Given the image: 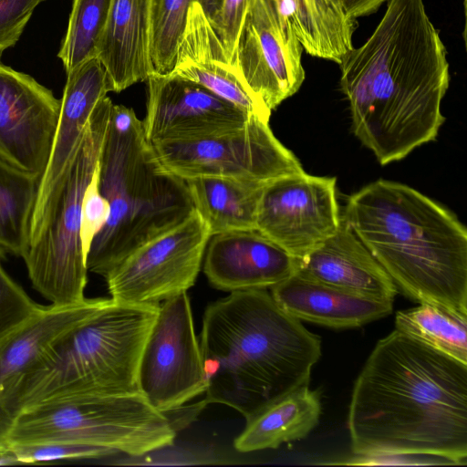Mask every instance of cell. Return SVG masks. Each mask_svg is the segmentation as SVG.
I'll list each match as a JSON object with an SVG mask.
<instances>
[{
  "mask_svg": "<svg viewBox=\"0 0 467 467\" xmlns=\"http://www.w3.org/2000/svg\"><path fill=\"white\" fill-rule=\"evenodd\" d=\"M372 35L342 58L352 130L381 165L436 139L449 88L446 48L423 0H387Z\"/></svg>",
  "mask_w": 467,
  "mask_h": 467,
  "instance_id": "obj_1",
  "label": "cell"
},
{
  "mask_svg": "<svg viewBox=\"0 0 467 467\" xmlns=\"http://www.w3.org/2000/svg\"><path fill=\"white\" fill-rule=\"evenodd\" d=\"M359 456H429L465 464L467 364L397 329L376 344L348 414Z\"/></svg>",
  "mask_w": 467,
  "mask_h": 467,
  "instance_id": "obj_2",
  "label": "cell"
},
{
  "mask_svg": "<svg viewBox=\"0 0 467 467\" xmlns=\"http://www.w3.org/2000/svg\"><path fill=\"white\" fill-rule=\"evenodd\" d=\"M199 343L205 400L237 410L245 420L307 386L321 356L320 337L266 289L234 291L210 303Z\"/></svg>",
  "mask_w": 467,
  "mask_h": 467,
  "instance_id": "obj_3",
  "label": "cell"
},
{
  "mask_svg": "<svg viewBox=\"0 0 467 467\" xmlns=\"http://www.w3.org/2000/svg\"><path fill=\"white\" fill-rule=\"evenodd\" d=\"M342 217L407 297L467 314V230L451 211L378 180L348 198Z\"/></svg>",
  "mask_w": 467,
  "mask_h": 467,
  "instance_id": "obj_4",
  "label": "cell"
},
{
  "mask_svg": "<svg viewBox=\"0 0 467 467\" xmlns=\"http://www.w3.org/2000/svg\"><path fill=\"white\" fill-rule=\"evenodd\" d=\"M99 166V189L110 213L86 265L105 277L133 250L194 209L185 181L162 166L130 108L112 105Z\"/></svg>",
  "mask_w": 467,
  "mask_h": 467,
  "instance_id": "obj_5",
  "label": "cell"
},
{
  "mask_svg": "<svg viewBox=\"0 0 467 467\" xmlns=\"http://www.w3.org/2000/svg\"><path fill=\"white\" fill-rule=\"evenodd\" d=\"M158 309L107 298L61 335L21 379L9 402L12 421L43 404L140 393L138 366Z\"/></svg>",
  "mask_w": 467,
  "mask_h": 467,
  "instance_id": "obj_6",
  "label": "cell"
},
{
  "mask_svg": "<svg viewBox=\"0 0 467 467\" xmlns=\"http://www.w3.org/2000/svg\"><path fill=\"white\" fill-rule=\"evenodd\" d=\"M112 105L109 97L99 102L67 166L32 212L22 258L33 287L51 305L73 306L87 299L81 202L100 156Z\"/></svg>",
  "mask_w": 467,
  "mask_h": 467,
  "instance_id": "obj_7",
  "label": "cell"
},
{
  "mask_svg": "<svg viewBox=\"0 0 467 467\" xmlns=\"http://www.w3.org/2000/svg\"><path fill=\"white\" fill-rule=\"evenodd\" d=\"M176 432L163 412L140 393L88 396L21 411L5 449L73 444L104 447L140 457L173 444Z\"/></svg>",
  "mask_w": 467,
  "mask_h": 467,
  "instance_id": "obj_8",
  "label": "cell"
},
{
  "mask_svg": "<svg viewBox=\"0 0 467 467\" xmlns=\"http://www.w3.org/2000/svg\"><path fill=\"white\" fill-rule=\"evenodd\" d=\"M151 144L162 166L183 180L221 177L265 184L305 172L269 122L254 115L242 126L216 135Z\"/></svg>",
  "mask_w": 467,
  "mask_h": 467,
  "instance_id": "obj_9",
  "label": "cell"
},
{
  "mask_svg": "<svg viewBox=\"0 0 467 467\" xmlns=\"http://www.w3.org/2000/svg\"><path fill=\"white\" fill-rule=\"evenodd\" d=\"M211 237L193 210L170 230L137 247L106 276L110 298L160 306L194 285Z\"/></svg>",
  "mask_w": 467,
  "mask_h": 467,
  "instance_id": "obj_10",
  "label": "cell"
},
{
  "mask_svg": "<svg viewBox=\"0 0 467 467\" xmlns=\"http://www.w3.org/2000/svg\"><path fill=\"white\" fill-rule=\"evenodd\" d=\"M137 384L140 393L161 412L205 392L200 343L186 292L159 306L140 354Z\"/></svg>",
  "mask_w": 467,
  "mask_h": 467,
  "instance_id": "obj_11",
  "label": "cell"
},
{
  "mask_svg": "<svg viewBox=\"0 0 467 467\" xmlns=\"http://www.w3.org/2000/svg\"><path fill=\"white\" fill-rule=\"evenodd\" d=\"M341 220L337 179L306 171L263 186L256 229L300 259L336 232Z\"/></svg>",
  "mask_w": 467,
  "mask_h": 467,
  "instance_id": "obj_12",
  "label": "cell"
},
{
  "mask_svg": "<svg viewBox=\"0 0 467 467\" xmlns=\"http://www.w3.org/2000/svg\"><path fill=\"white\" fill-rule=\"evenodd\" d=\"M303 47L272 0H252L236 50V63L254 94L272 111L305 79Z\"/></svg>",
  "mask_w": 467,
  "mask_h": 467,
  "instance_id": "obj_13",
  "label": "cell"
},
{
  "mask_svg": "<svg viewBox=\"0 0 467 467\" xmlns=\"http://www.w3.org/2000/svg\"><path fill=\"white\" fill-rule=\"evenodd\" d=\"M61 100L33 77L0 61V161L41 180Z\"/></svg>",
  "mask_w": 467,
  "mask_h": 467,
  "instance_id": "obj_14",
  "label": "cell"
},
{
  "mask_svg": "<svg viewBox=\"0 0 467 467\" xmlns=\"http://www.w3.org/2000/svg\"><path fill=\"white\" fill-rule=\"evenodd\" d=\"M146 115L142 121L150 143L216 135L242 126L249 116L205 88L171 73L147 78Z\"/></svg>",
  "mask_w": 467,
  "mask_h": 467,
  "instance_id": "obj_15",
  "label": "cell"
},
{
  "mask_svg": "<svg viewBox=\"0 0 467 467\" xmlns=\"http://www.w3.org/2000/svg\"><path fill=\"white\" fill-rule=\"evenodd\" d=\"M171 73L199 84L244 113L269 122L271 110L254 94L238 66L230 60L198 1L189 8Z\"/></svg>",
  "mask_w": 467,
  "mask_h": 467,
  "instance_id": "obj_16",
  "label": "cell"
},
{
  "mask_svg": "<svg viewBox=\"0 0 467 467\" xmlns=\"http://www.w3.org/2000/svg\"><path fill=\"white\" fill-rule=\"evenodd\" d=\"M203 259L209 283L229 292L271 288L295 271V259L257 229L211 235Z\"/></svg>",
  "mask_w": 467,
  "mask_h": 467,
  "instance_id": "obj_17",
  "label": "cell"
},
{
  "mask_svg": "<svg viewBox=\"0 0 467 467\" xmlns=\"http://www.w3.org/2000/svg\"><path fill=\"white\" fill-rule=\"evenodd\" d=\"M106 299H86L65 306H43L0 338V444L13 423L8 407L18 383L61 335L91 315Z\"/></svg>",
  "mask_w": 467,
  "mask_h": 467,
  "instance_id": "obj_18",
  "label": "cell"
},
{
  "mask_svg": "<svg viewBox=\"0 0 467 467\" xmlns=\"http://www.w3.org/2000/svg\"><path fill=\"white\" fill-rule=\"evenodd\" d=\"M294 273L380 300L393 302L398 293L392 279L342 215L334 234L302 258L295 259Z\"/></svg>",
  "mask_w": 467,
  "mask_h": 467,
  "instance_id": "obj_19",
  "label": "cell"
},
{
  "mask_svg": "<svg viewBox=\"0 0 467 467\" xmlns=\"http://www.w3.org/2000/svg\"><path fill=\"white\" fill-rule=\"evenodd\" d=\"M153 0H112L98 58L112 91L120 92L153 73Z\"/></svg>",
  "mask_w": 467,
  "mask_h": 467,
  "instance_id": "obj_20",
  "label": "cell"
},
{
  "mask_svg": "<svg viewBox=\"0 0 467 467\" xmlns=\"http://www.w3.org/2000/svg\"><path fill=\"white\" fill-rule=\"evenodd\" d=\"M271 296L292 317L333 328L357 327L392 312L393 302L380 300L296 273L272 286Z\"/></svg>",
  "mask_w": 467,
  "mask_h": 467,
  "instance_id": "obj_21",
  "label": "cell"
},
{
  "mask_svg": "<svg viewBox=\"0 0 467 467\" xmlns=\"http://www.w3.org/2000/svg\"><path fill=\"white\" fill-rule=\"evenodd\" d=\"M110 91L111 84L98 57L89 59L67 73L51 153L39 182L34 209L42 203L53 183L62 173L92 112Z\"/></svg>",
  "mask_w": 467,
  "mask_h": 467,
  "instance_id": "obj_22",
  "label": "cell"
},
{
  "mask_svg": "<svg viewBox=\"0 0 467 467\" xmlns=\"http://www.w3.org/2000/svg\"><path fill=\"white\" fill-rule=\"evenodd\" d=\"M320 413L319 392L308 385L301 387L247 420L234 446L240 452H251L303 439L317 425Z\"/></svg>",
  "mask_w": 467,
  "mask_h": 467,
  "instance_id": "obj_23",
  "label": "cell"
},
{
  "mask_svg": "<svg viewBox=\"0 0 467 467\" xmlns=\"http://www.w3.org/2000/svg\"><path fill=\"white\" fill-rule=\"evenodd\" d=\"M272 1L310 56L339 64L353 48L357 20L338 10L331 0Z\"/></svg>",
  "mask_w": 467,
  "mask_h": 467,
  "instance_id": "obj_24",
  "label": "cell"
},
{
  "mask_svg": "<svg viewBox=\"0 0 467 467\" xmlns=\"http://www.w3.org/2000/svg\"><path fill=\"white\" fill-rule=\"evenodd\" d=\"M184 181L193 209L208 226L211 235L256 229L258 204L265 184L221 177Z\"/></svg>",
  "mask_w": 467,
  "mask_h": 467,
  "instance_id": "obj_25",
  "label": "cell"
},
{
  "mask_svg": "<svg viewBox=\"0 0 467 467\" xmlns=\"http://www.w3.org/2000/svg\"><path fill=\"white\" fill-rule=\"evenodd\" d=\"M395 327L467 364V314L441 306L420 304L397 311Z\"/></svg>",
  "mask_w": 467,
  "mask_h": 467,
  "instance_id": "obj_26",
  "label": "cell"
},
{
  "mask_svg": "<svg viewBox=\"0 0 467 467\" xmlns=\"http://www.w3.org/2000/svg\"><path fill=\"white\" fill-rule=\"evenodd\" d=\"M39 180L0 161V250L24 254Z\"/></svg>",
  "mask_w": 467,
  "mask_h": 467,
  "instance_id": "obj_27",
  "label": "cell"
},
{
  "mask_svg": "<svg viewBox=\"0 0 467 467\" xmlns=\"http://www.w3.org/2000/svg\"><path fill=\"white\" fill-rule=\"evenodd\" d=\"M112 0H74L57 57L66 73L98 57Z\"/></svg>",
  "mask_w": 467,
  "mask_h": 467,
  "instance_id": "obj_28",
  "label": "cell"
},
{
  "mask_svg": "<svg viewBox=\"0 0 467 467\" xmlns=\"http://www.w3.org/2000/svg\"><path fill=\"white\" fill-rule=\"evenodd\" d=\"M198 0H153L151 58L155 72H171L191 5Z\"/></svg>",
  "mask_w": 467,
  "mask_h": 467,
  "instance_id": "obj_29",
  "label": "cell"
},
{
  "mask_svg": "<svg viewBox=\"0 0 467 467\" xmlns=\"http://www.w3.org/2000/svg\"><path fill=\"white\" fill-rule=\"evenodd\" d=\"M0 250V338L30 318L43 306L33 301L5 271Z\"/></svg>",
  "mask_w": 467,
  "mask_h": 467,
  "instance_id": "obj_30",
  "label": "cell"
},
{
  "mask_svg": "<svg viewBox=\"0 0 467 467\" xmlns=\"http://www.w3.org/2000/svg\"><path fill=\"white\" fill-rule=\"evenodd\" d=\"M109 213V203L99 189V166L98 161L81 202L79 236L86 260L91 244L106 224Z\"/></svg>",
  "mask_w": 467,
  "mask_h": 467,
  "instance_id": "obj_31",
  "label": "cell"
},
{
  "mask_svg": "<svg viewBox=\"0 0 467 467\" xmlns=\"http://www.w3.org/2000/svg\"><path fill=\"white\" fill-rule=\"evenodd\" d=\"M19 463H33L65 459L97 458L117 453L111 449L73 444L18 446L9 449Z\"/></svg>",
  "mask_w": 467,
  "mask_h": 467,
  "instance_id": "obj_32",
  "label": "cell"
},
{
  "mask_svg": "<svg viewBox=\"0 0 467 467\" xmlns=\"http://www.w3.org/2000/svg\"><path fill=\"white\" fill-rule=\"evenodd\" d=\"M252 0H223L220 12L212 23L230 60L236 63L239 36Z\"/></svg>",
  "mask_w": 467,
  "mask_h": 467,
  "instance_id": "obj_33",
  "label": "cell"
},
{
  "mask_svg": "<svg viewBox=\"0 0 467 467\" xmlns=\"http://www.w3.org/2000/svg\"><path fill=\"white\" fill-rule=\"evenodd\" d=\"M45 0H0V52L14 47L35 8Z\"/></svg>",
  "mask_w": 467,
  "mask_h": 467,
  "instance_id": "obj_34",
  "label": "cell"
},
{
  "mask_svg": "<svg viewBox=\"0 0 467 467\" xmlns=\"http://www.w3.org/2000/svg\"><path fill=\"white\" fill-rule=\"evenodd\" d=\"M207 404L208 402L204 399L199 403L190 404L186 407L182 405L163 413L169 420L174 431L177 433L192 421Z\"/></svg>",
  "mask_w": 467,
  "mask_h": 467,
  "instance_id": "obj_35",
  "label": "cell"
},
{
  "mask_svg": "<svg viewBox=\"0 0 467 467\" xmlns=\"http://www.w3.org/2000/svg\"><path fill=\"white\" fill-rule=\"evenodd\" d=\"M387 0H340L342 8L347 16L357 20L376 12Z\"/></svg>",
  "mask_w": 467,
  "mask_h": 467,
  "instance_id": "obj_36",
  "label": "cell"
},
{
  "mask_svg": "<svg viewBox=\"0 0 467 467\" xmlns=\"http://www.w3.org/2000/svg\"><path fill=\"white\" fill-rule=\"evenodd\" d=\"M208 19L213 23L217 17L223 0H198Z\"/></svg>",
  "mask_w": 467,
  "mask_h": 467,
  "instance_id": "obj_37",
  "label": "cell"
},
{
  "mask_svg": "<svg viewBox=\"0 0 467 467\" xmlns=\"http://www.w3.org/2000/svg\"><path fill=\"white\" fill-rule=\"evenodd\" d=\"M331 1H332V3L334 4V5H335L338 10H340V11H342V12L344 13L343 8H342V5H341V3H340V0H331ZM344 14H345V13H344ZM345 15H346V14H345Z\"/></svg>",
  "mask_w": 467,
  "mask_h": 467,
  "instance_id": "obj_38",
  "label": "cell"
},
{
  "mask_svg": "<svg viewBox=\"0 0 467 467\" xmlns=\"http://www.w3.org/2000/svg\"><path fill=\"white\" fill-rule=\"evenodd\" d=\"M5 447H4L2 444H0V453H1L3 451H5Z\"/></svg>",
  "mask_w": 467,
  "mask_h": 467,
  "instance_id": "obj_39",
  "label": "cell"
}]
</instances>
